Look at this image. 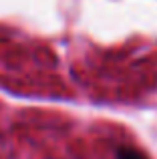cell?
<instances>
[{
    "mask_svg": "<svg viewBox=\"0 0 157 159\" xmlns=\"http://www.w3.org/2000/svg\"><path fill=\"white\" fill-rule=\"evenodd\" d=\"M115 157L117 159H147L141 151H137V149H133V147H119L117 153H115Z\"/></svg>",
    "mask_w": 157,
    "mask_h": 159,
    "instance_id": "obj_1",
    "label": "cell"
}]
</instances>
